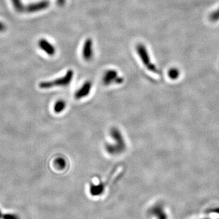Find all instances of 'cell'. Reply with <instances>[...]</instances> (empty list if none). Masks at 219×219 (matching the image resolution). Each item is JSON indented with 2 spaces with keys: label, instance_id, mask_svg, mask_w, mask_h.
Listing matches in <instances>:
<instances>
[{
  "label": "cell",
  "instance_id": "cell-16",
  "mask_svg": "<svg viewBox=\"0 0 219 219\" xmlns=\"http://www.w3.org/2000/svg\"><path fill=\"white\" fill-rule=\"evenodd\" d=\"M57 3L59 6H63L66 3V0H57Z\"/></svg>",
  "mask_w": 219,
  "mask_h": 219
},
{
  "label": "cell",
  "instance_id": "cell-4",
  "mask_svg": "<svg viewBox=\"0 0 219 219\" xmlns=\"http://www.w3.org/2000/svg\"><path fill=\"white\" fill-rule=\"evenodd\" d=\"M102 83L105 86H110L111 85H120L122 84L124 79L120 76L118 72L115 70H108L103 75Z\"/></svg>",
  "mask_w": 219,
  "mask_h": 219
},
{
  "label": "cell",
  "instance_id": "cell-13",
  "mask_svg": "<svg viewBox=\"0 0 219 219\" xmlns=\"http://www.w3.org/2000/svg\"><path fill=\"white\" fill-rule=\"evenodd\" d=\"M11 1H12L13 6L16 12L20 13L25 12V6L22 3L21 0H11Z\"/></svg>",
  "mask_w": 219,
  "mask_h": 219
},
{
  "label": "cell",
  "instance_id": "cell-8",
  "mask_svg": "<svg viewBox=\"0 0 219 219\" xmlns=\"http://www.w3.org/2000/svg\"><path fill=\"white\" fill-rule=\"evenodd\" d=\"M82 57L84 59L87 61L89 62L92 60L94 55L93 51V42L91 39H87L84 44L82 48Z\"/></svg>",
  "mask_w": 219,
  "mask_h": 219
},
{
  "label": "cell",
  "instance_id": "cell-18",
  "mask_svg": "<svg viewBox=\"0 0 219 219\" xmlns=\"http://www.w3.org/2000/svg\"><path fill=\"white\" fill-rule=\"evenodd\" d=\"M2 216H3V213L2 212L1 210L0 209V219H2Z\"/></svg>",
  "mask_w": 219,
  "mask_h": 219
},
{
  "label": "cell",
  "instance_id": "cell-12",
  "mask_svg": "<svg viewBox=\"0 0 219 219\" xmlns=\"http://www.w3.org/2000/svg\"><path fill=\"white\" fill-rule=\"evenodd\" d=\"M54 165L57 169L63 170L66 167L67 162L65 158L62 157H58L54 160Z\"/></svg>",
  "mask_w": 219,
  "mask_h": 219
},
{
  "label": "cell",
  "instance_id": "cell-7",
  "mask_svg": "<svg viewBox=\"0 0 219 219\" xmlns=\"http://www.w3.org/2000/svg\"><path fill=\"white\" fill-rule=\"evenodd\" d=\"M49 6V2L47 0H43L37 2H34L25 6V12L28 13L37 12L43 11Z\"/></svg>",
  "mask_w": 219,
  "mask_h": 219
},
{
  "label": "cell",
  "instance_id": "cell-10",
  "mask_svg": "<svg viewBox=\"0 0 219 219\" xmlns=\"http://www.w3.org/2000/svg\"><path fill=\"white\" fill-rule=\"evenodd\" d=\"M103 182H101L98 184H94L91 183L89 186V192L91 195L93 197H96V196H100L105 191V185Z\"/></svg>",
  "mask_w": 219,
  "mask_h": 219
},
{
  "label": "cell",
  "instance_id": "cell-9",
  "mask_svg": "<svg viewBox=\"0 0 219 219\" xmlns=\"http://www.w3.org/2000/svg\"><path fill=\"white\" fill-rule=\"evenodd\" d=\"M39 46L49 56H52L56 53V48L54 46L46 39H41L39 42Z\"/></svg>",
  "mask_w": 219,
  "mask_h": 219
},
{
  "label": "cell",
  "instance_id": "cell-11",
  "mask_svg": "<svg viewBox=\"0 0 219 219\" xmlns=\"http://www.w3.org/2000/svg\"><path fill=\"white\" fill-rule=\"evenodd\" d=\"M66 107V103L62 99L58 100L54 105V110L56 113H60L63 112Z\"/></svg>",
  "mask_w": 219,
  "mask_h": 219
},
{
  "label": "cell",
  "instance_id": "cell-6",
  "mask_svg": "<svg viewBox=\"0 0 219 219\" xmlns=\"http://www.w3.org/2000/svg\"><path fill=\"white\" fill-rule=\"evenodd\" d=\"M93 84L91 81L85 82L74 93V98L76 100H81L86 98L89 95L92 89Z\"/></svg>",
  "mask_w": 219,
  "mask_h": 219
},
{
  "label": "cell",
  "instance_id": "cell-1",
  "mask_svg": "<svg viewBox=\"0 0 219 219\" xmlns=\"http://www.w3.org/2000/svg\"><path fill=\"white\" fill-rule=\"evenodd\" d=\"M110 136L113 142L105 144L106 152L111 156H118L125 152L127 144L121 131L117 127H112L110 130Z\"/></svg>",
  "mask_w": 219,
  "mask_h": 219
},
{
  "label": "cell",
  "instance_id": "cell-2",
  "mask_svg": "<svg viewBox=\"0 0 219 219\" xmlns=\"http://www.w3.org/2000/svg\"><path fill=\"white\" fill-rule=\"evenodd\" d=\"M74 71L72 70L67 71L65 75L52 80L41 82L39 87L41 89H50L54 87H64L69 85L73 80Z\"/></svg>",
  "mask_w": 219,
  "mask_h": 219
},
{
  "label": "cell",
  "instance_id": "cell-5",
  "mask_svg": "<svg viewBox=\"0 0 219 219\" xmlns=\"http://www.w3.org/2000/svg\"><path fill=\"white\" fill-rule=\"evenodd\" d=\"M148 214L155 219H168L164 207L161 203H157L152 206L148 210Z\"/></svg>",
  "mask_w": 219,
  "mask_h": 219
},
{
  "label": "cell",
  "instance_id": "cell-15",
  "mask_svg": "<svg viewBox=\"0 0 219 219\" xmlns=\"http://www.w3.org/2000/svg\"><path fill=\"white\" fill-rule=\"evenodd\" d=\"M2 219H20V217L16 214L8 212V213L3 214Z\"/></svg>",
  "mask_w": 219,
  "mask_h": 219
},
{
  "label": "cell",
  "instance_id": "cell-14",
  "mask_svg": "<svg viewBox=\"0 0 219 219\" xmlns=\"http://www.w3.org/2000/svg\"><path fill=\"white\" fill-rule=\"evenodd\" d=\"M168 75L171 79H176L179 75V71L176 68L170 69L168 72Z\"/></svg>",
  "mask_w": 219,
  "mask_h": 219
},
{
  "label": "cell",
  "instance_id": "cell-17",
  "mask_svg": "<svg viewBox=\"0 0 219 219\" xmlns=\"http://www.w3.org/2000/svg\"><path fill=\"white\" fill-rule=\"evenodd\" d=\"M6 29V25L0 21V32H3Z\"/></svg>",
  "mask_w": 219,
  "mask_h": 219
},
{
  "label": "cell",
  "instance_id": "cell-3",
  "mask_svg": "<svg viewBox=\"0 0 219 219\" xmlns=\"http://www.w3.org/2000/svg\"><path fill=\"white\" fill-rule=\"evenodd\" d=\"M136 49L139 57L147 70L155 74L158 73L157 66L153 64L150 59L148 52L146 46L143 44L139 43L136 46Z\"/></svg>",
  "mask_w": 219,
  "mask_h": 219
}]
</instances>
